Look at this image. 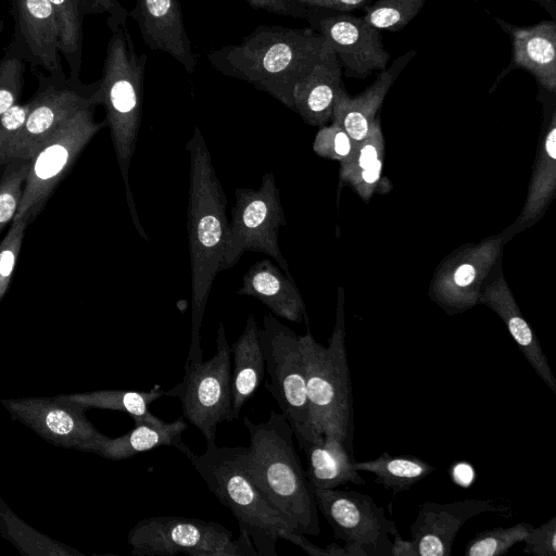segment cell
Masks as SVG:
<instances>
[{
    "label": "cell",
    "instance_id": "28",
    "mask_svg": "<svg viewBox=\"0 0 556 556\" xmlns=\"http://www.w3.org/2000/svg\"><path fill=\"white\" fill-rule=\"evenodd\" d=\"M258 324L250 314L240 337L230 345L233 358L231 371L232 419L254 395L265 374V359L260 340Z\"/></svg>",
    "mask_w": 556,
    "mask_h": 556
},
{
    "label": "cell",
    "instance_id": "21",
    "mask_svg": "<svg viewBox=\"0 0 556 556\" xmlns=\"http://www.w3.org/2000/svg\"><path fill=\"white\" fill-rule=\"evenodd\" d=\"M500 27L509 36L511 60L503 70L494 87L509 72L521 68L530 73L539 86L556 92V23L554 20L520 27L494 17Z\"/></svg>",
    "mask_w": 556,
    "mask_h": 556
},
{
    "label": "cell",
    "instance_id": "3",
    "mask_svg": "<svg viewBox=\"0 0 556 556\" xmlns=\"http://www.w3.org/2000/svg\"><path fill=\"white\" fill-rule=\"evenodd\" d=\"M245 464L267 498L304 535L320 532L318 508L293 443V430L282 414L271 409L268 418L255 424L248 417Z\"/></svg>",
    "mask_w": 556,
    "mask_h": 556
},
{
    "label": "cell",
    "instance_id": "16",
    "mask_svg": "<svg viewBox=\"0 0 556 556\" xmlns=\"http://www.w3.org/2000/svg\"><path fill=\"white\" fill-rule=\"evenodd\" d=\"M1 404L13 420L31 429L48 443L80 452H89L92 446L108 435L98 431L86 416V409L53 397H9Z\"/></svg>",
    "mask_w": 556,
    "mask_h": 556
},
{
    "label": "cell",
    "instance_id": "24",
    "mask_svg": "<svg viewBox=\"0 0 556 556\" xmlns=\"http://www.w3.org/2000/svg\"><path fill=\"white\" fill-rule=\"evenodd\" d=\"M344 88L341 64L331 47L293 89V108L312 126H325L332 117L338 93Z\"/></svg>",
    "mask_w": 556,
    "mask_h": 556
},
{
    "label": "cell",
    "instance_id": "14",
    "mask_svg": "<svg viewBox=\"0 0 556 556\" xmlns=\"http://www.w3.org/2000/svg\"><path fill=\"white\" fill-rule=\"evenodd\" d=\"M504 244L500 233L466 244L447 255L434 271L430 299L448 315L479 304L481 288L502 257Z\"/></svg>",
    "mask_w": 556,
    "mask_h": 556
},
{
    "label": "cell",
    "instance_id": "45",
    "mask_svg": "<svg viewBox=\"0 0 556 556\" xmlns=\"http://www.w3.org/2000/svg\"><path fill=\"white\" fill-rule=\"evenodd\" d=\"M303 8L323 9L349 13L364 9L371 0H290Z\"/></svg>",
    "mask_w": 556,
    "mask_h": 556
},
{
    "label": "cell",
    "instance_id": "34",
    "mask_svg": "<svg viewBox=\"0 0 556 556\" xmlns=\"http://www.w3.org/2000/svg\"><path fill=\"white\" fill-rule=\"evenodd\" d=\"M533 528L521 521L510 527H495L478 532L465 546V556H502L522 542Z\"/></svg>",
    "mask_w": 556,
    "mask_h": 556
},
{
    "label": "cell",
    "instance_id": "46",
    "mask_svg": "<svg viewBox=\"0 0 556 556\" xmlns=\"http://www.w3.org/2000/svg\"><path fill=\"white\" fill-rule=\"evenodd\" d=\"M390 556H419L414 542L399 534L392 536Z\"/></svg>",
    "mask_w": 556,
    "mask_h": 556
},
{
    "label": "cell",
    "instance_id": "35",
    "mask_svg": "<svg viewBox=\"0 0 556 556\" xmlns=\"http://www.w3.org/2000/svg\"><path fill=\"white\" fill-rule=\"evenodd\" d=\"M30 161L11 160L0 174V233L12 223L21 201Z\"/></svg>",
    "mask_w": 556,
    "mask_h": 556
},
{
    "label": "cell",
    "instance_id": "19",
    "mask_svg": "<svg viewBox=\"0 0 556 556\" xmlns=\"http://www.w3.org/2000/svg\"><path fill=\"white\" fill-rule=\"evenodd\" d=\"M12 5L14 40L11 45L16 52L24 61L42 67L49 75H64L49 0H12Z\"/></svg>",
    "mask_w": 556,
    "mask_h": 556
},
{
    "label": "cell",
    "instance_id": "31",
    "mask_svg": "<svg viewBox=\"0 0 556 556\" xmlns=\"http://www.w3.org/2000/svg\"><path fill=\"white\" fill-rule=\"evenodd\" d=\"M0 534L24 556H85L21 519L0 497Z\"/></svg>",
    "mask_w": 556,
    "mask_h": 556
},
{
    "label": "cell",
    "instance_id": "4",
    "mask_svg": "<svg viewBox=\"0 0 556 556\" xmlns=\"http://www.w3.org/2000/svg\"><path fill=\"white\" fill-rule=\"evenodd\" d=\"M188 459L210 491L236 518L239 530L249 534L258 556H277V542L298 532L258 488L245 464V446H206Z\"/></svg>",
    "mask_w": 556,
    "mask_h": 556
},
{
    "label": "cell",
    "instance_id": "2",
    "mask_svg": "<svg viewBox=\"0 0 556 556\" xmlns=\"http://www.w3.org/2000/svg\"><path fill=\"white\" fill-rule=\"evenodd\" d=\"M329 48L311 26L260 25L240 43L212 50L207 56L217 72L251 84L292 110L295 85Z\"/></svg>",
    "mask_w": 556,
    "mask_h": 556
},
{
    "label": "cell",
    "instance_id": "15",
    "mask_svg": "<svg viewBox=\"0 0 556 556\" xmlns=\"http://www.w3.org/2000/svg\"><path fill=\"white\" fill-rule=\"evenodd\" d=\"M304 18L329 43L348 77L364 79L387 68L390 53L383 46L380 30L362 16L305 8Z\"/></svg>",
    "mask_w": 556,
    "mask_h": 556
},
{
    "label": "cell",
    "instance_id": "30",
    "mask_svg": "<svg viewBox=\"0 0 556 556\" xmlns=\"http://www.w3.org/2000/svg\"><path fill=\"white\" fill-rule=\"evenodd\" d=\"M358 471L370 472L376 482L392 491L393 495L409 490L414 484L437 470L425 459L409 455L382 452L377 458L355 462Z\"/></svg>",
    "mask_w": 556,
    "mask_h": 556
},
{
    "label": "cell",
    "instance_id": "18",
    "mask_svg": "<svg viewBox=\"0 0 556 556\" xmlns=\"http://www.w3.org/2000/svg\"><path fill=\"white\" fill-rule=\"evenodd\" d=\"M554 96L552 94L551 99L540 97L543 103V123L527 198L519 216L502 232L504 243L540 222L554 199L556 191V108Z\"/></svg>",
    "mask_w": 556,
    "mask_h": 556
},
{
    "label": "cell",
    "instance_id": "36",
    "mask_svg": "<svg viewBox=\"0 0 556 556\" xmlns=\"http://www.w3.org/2000/svg\"><path fill=\"white\" fill-rule=\"evenodd\" d=\"M384 155V138L377 118L368 135L357 142L351 157L340 163V181L345 182L350 177L370 167Z\"/></svg>",
    "mask_w": 556,
    "mask_h": 556
},
{
    "label": "cell",
    "instance_id": "38",
    "mask_svg": "<svg viewBox=\"0 0 556 556\" xmlns=\"http://www.w3.org/2000/svg\"><path fill=\"white\" fill-rule=\"evenodd\" d=\"M356 144L340 125L332 123L321 126L317 131L313 150L321 157L344 163L351 157Z\"/></svg>",
    "mask_w": 556,
    "mask_h": 556
},
{
    "label": "cell",
    "instance_id": "32",
    "mask_svg": "<svg viewBox=\"0 0 556 556\" xmlns=\"http://www.w3.org/2000/svg\"><path fill=\"white\" fill-rule=\"evenodd\" d=\"M58 29L59 51L70 67V77L79 78L83 56L81 0H49Z\"/></svg>",
    "mask_w": 556,
    "mask_h": 556
},
{
    "label": "cell",
    "instance_id": "9",
    "mask_svg": "<svg viewBox=\"0 0 556 556\" xmlns=\"http://www.w3.org/2000/svg\"><path fill=\"white\" fill-rule=\"evenodd\" d=\"M230 365L231 348L219 323L215 354L207 361L186 362L182 380L164 392L180 400L182 417L200 430L206 446L216 445L220 422L233 420Z\"/></svg>",
    "mask_w": 556,
    "mask_h": 556
},
{
    "label": "cell",
    "instance_id": "44",
    "mask_svg": "<svg viewBox=\"0 0 556 556\" xmlns=\"http://www.w3.org/2000/svg\"><path fill=\"white\" fill-rule=\"evenodd\" d=\"M282 540L289 541L301 547L306 554L312 556H349L343 546L331 543L325 547H318L309 542L303 533L290 532Z\"/></svg>",
    "mask_w": 556,
    "mask_h": 556
},
{
    "label": "cell",
    "instance_id": "25",
    "mask_svg": "<svg viewBox=\"0 0 556 556\" xmlns=\"http://www.w3.org/2000/svg\"><path fill=\"white\" fill-rule=\"evenodd\" d=\"M237 293L256 298L276 316L289 321L307 319L304 301L291 275L268 260L258 261L248 269Z\"/></svg>",
    "mask_w": 556,
    "mask_h": 556
},
{
    "label": "cell",
    "instance_id": "43",
    "mask_svg": "<svg viewBox=\"0 0 556 556\" xmlns=\"http://www.w3.org/2000/svg\"><path fill=\"white\" fill-rule=\"evenodd\" d=\"M255 10H264L281 16L304 18L305 8L290 0H244Z\"/></svg>",
    "mask_w": 556,
    "mask_h": 556
},
{
    "label": "cell",
    "instance_id": "26",
    "mask_svg": "<svg viewBox=\"0 0 556 556\" xmlns=\"http://www.w3.org/2000/svg\"><path fill=\"white\" fill-rule=\"evenodd\" d=\"M187 428L184 417L170 422H138L121 437H106L89 452L108 459L121 460L160 446H173L189 457L193 452L184 443L181 437Z\"/></svg>",
    "mask_w": 556,
    "mask_h": 556
},
{
    "label": "cell",
    "instance_id": "23",
    "mask_svg": "<svg viewBox=\"0 0 556 556\" xmlns=\"http://www.w3.org/2000/svg\"><path fill=\"white\" fill-rule=\"evenodd\" d=\"M416 53L412 49L396 58L390 67L381 71L376 80L356 97H350L343 88L334 101L332 123L340 125L354 141L363 140L378 118L377 113L389 90Z\"/></svg>",
    "mask_w": 556,
    "mask_h": 556
},
{
    "label": "cell",
    "instance_id": "29",
    "mask_svg": "<svg viewBox=\"0 0 556 556\" xmlns=\"http://www.w3.org/2000/svg\"><path fill=\"white\" fill-rule=\"evenodd\" d=\"M165 390L155 384L148 391L141 390H96L58 395L61 400L76 404L84 409L99 408L123 412L135 424H161L163 420L150 412V405L164 396Z\"/></svg>",
    "mask_w": 556,
    "mask_h": 556
},
{
    "label": "cell",
    "instance_id": "1",
    "mask_svg": "<svg viewBox=\"0 0 556 556\" xmlns=\"http://www.w3.org/2000/svg\"><path fill=\"white\" fill-rule=\"evenodd\" d=\"M190 159L187 233L191 268V334L186 362L203 361L201 326L207 299L222 271L228 220L227 199L199 127L186 146Z\"/></svg>",
    "mask_w": 556,
    "mask_h": 556
},
{
    "label": "cell",
    "instance_id": "27",
    "mask_svg": "<svg viewBox=\"0 0 556 556\" xmlns=\"http://www.w3.org/2000/svg\"><path fill=\"white\" fill-rule=\"evenodd\" d=\"M307 458L306 477L314 489H336L352 482L364 484L365 480L355 467L352 452L334 434L323 435L302 448Z\"/></svg>",
    "mask_w": 556,
    "mask_h": 556
},
{
    "label": "cell",
    "instance_id": "20",
    "mask_svg": "<svg viewBox=\"0 0 556 556\" xmlns=\"http://www.w3.org/2000/svg\"><path fill=\"white\" fill-rule=\"evenodd\" d=\"M479 303L486 305L501 317L510 337L535 374L553 393H556V378L538 337L521 314L506 282L502 269V257L483 283Z\"/></svg>",
    "mask_w": 556,
    "mask_h": 556
},
{
    "label": "cell",
    "instance_id": "47",
    "mask_svg": "<svg viewBox=\"0 0 556 556\" xmlns=\"http://www.w3.org/2000/svg\"><path fill=\"white\" fill-rule=\"evenodd\" d=\"M534 1L540 2L542 5H544L546 8V10L548 9V3H552L554 5V2H555V0H534Z\"/></svg>",
    "mask_w": 556,
    "mask_h": 556
},
{
    "label": "cell",
    "instance_id": "40",
    "mask_svg": "<svg viewBox=\"0 0 556 556\" xmlns=\"http://www.w3.org/2000/svg\"><path fill=\"white\" fill-rule=\"evenodd\" d=\"M29 109L30 101L16 103L0 116V166L4 165L5 155L21 132Z\"/></svg>",
    "mask_w": 556,
    "mask_h": 556
},
{
    "label": "cell",
    "instance_id": "10",
    "mask_svg": "<svg viewBox=\"0 0 556 556\" xmlns=\"http://www.w3.org/2000/svg\"><path fill=\"white\" fill-rule=\"evenodd\" d=\"M235 194L220 269L233 267L244 252L253 251L267 254L290 275L278 244V230L286 225V216L275 175L267 173L260 188H237Z\"/></svg>",
    "mask_w": 556,
    "mask_h": 556
},
{
    "label": "cell",
    "instance_id": "39",
    "mask_svg": "<svg viewBox=\"0 0 556 556\" xmlns=\"http://www.w3.org/2000/svg\"><path fill=\"white\" fill-rule=\"evenodd\" d=\"M28 224L25 218L14 219L0 242V302L11 283Z\"/></svg>",
    "mask_w": 556,
    "mask_h": 556
},
{
    "label": "cell",
    "instance_id": "8",
    "mask_svg": "<svg viewBox=\"0 0 556 556\" xmlns=\"http://www.w3.org/2000/svg\"><path fill=\"white\" fill-rule=\"evenodd\" d=\"M260 340L268 380L265 387L290 424L301 448L317 441L307 397L299 336L271 314L263 318Z\"/></svg>",
    "mask_w": 556,
    "mask_h": 556
},
{
    "label": "cell",
    "instance_id": "33",
    "mask_svg": "<svg viewBox=\"0 0 556 556\" xmlns=\"http://www.w3.org/2000/svg\"><path fill=\"white\" fill-rule=\"evenodd\" d=\"M427 0H376L362 16L378 30L400 31L421 11Z\"/></svg>",
    "mask_w": 556,
    "mask_h": 556
},
{
    "label": "cell",
    "instance_id": "42",
    "mask_svg": "<svg viewBox=\"0 0 556 556\" xmlns=\"http://www.w3.org/2000/svg\"><path fill=\"white\" fill-rule=\"evenodd\" d=\"M86 14H108V26L110 29L126 24L129 12L118 0H81Z\"/></svg>",
    "mask_w": 556,
    "mask_h": 556
},
{
    "label": "cell",
    "instance_id": "6",
    "mask_svg": "<svg viewBox=\"0 0 556 556\" xmlns=\"http://www.w3.org/2000/svg\"><path fill=\"white\" fill-rule=\"evenodd\" d=\"M303 354L307 397L316 438L334 434L353 453L354 412L345 346L344 291L338 289L336 323L328 345L309 330L299 337Z\"/></svg>",
    "mask_w": 556,
    "mask_h": 556
},
{
    "label": "cell",
    "instance_id": "7",
    "mask_svg": "<svg viewBox=\"0 0 556 556\" xmlns=\"http://www.w3.org/2000/svg\"><path fill=\"white\" fill-rule=\"evenodd\" d=\"M225 526L199 518L149 517L128 532L127 543L136 556H258L249 534L237 540Z\"/></svg>",
    "mask_w": 556,
    "mask_h": 556
},
{
    "label": "cell",
    "instance_id": "22",
    "mask_svg": "<svg viewBox=\"0 0 556 556\" xmlns=\"http://www.w3.org/2000/svg\"><path fill=\"white\" fill-rule=\"evenodd\" d=\"M140 29L146 45L154 51H163L179 62L188 73L197 67L182 21L179 0H137L129 12Z\"/></svg>",
    "mask_w": 556,
    "mask_h": 556
},
{
    "label": "cell",
    "instance_id": "13",
    "mask_svg": "<svg viewBox=\"0 0 556 556\" xmlns=\"http://www.w3.org/2000/svg\"><path fill=\"white\" fill-rule=\"evenodd\" d=\"M318 511L344 542L349 556H390L392 536L399 534L383 507L367 494L337 489H314Z\"/></svg>",
    "mask_w": 556,
    "mask_h": 556
},
{
    "label": "cell",
    "instance_id": "41",
    "mask_svg": "<svg viewBox=\"0 0 556 556\" xmlns=\"http://www.w3.org/2000/svg\"><path fill=\"white\" fill-rule=\"evenodd\" d=\"M523 553L535 556H556V517L532 528L522 541Z\"/></svg>",
    "mask_w": 556,
    "mask_h": 556
},
{
    "label": "cell",
    "instance_id": "11",
    "mask_svg": "<svg viewBox=\"0 0 556 556\" xmlns=\"http://www.w3.org/2000/svg\"><path fill=\"white\" fill-rule=\"evenodd\" d=\"M94 109L91 106L77 112L36 152L14 219L34 220L84 148L106 125L105 121H94Z\"/></svg>",
    "mask_w": 556,
    "mask_h": 556
},
{
    "label": "cell",
    "instance_id": "5",
    "mask_svg": "<svg viewBox=\"0 0 556 556\" xmlns=\"http://www.w3.org/2000/svg\"><path fill=\"white\" fill-rule=\"evenodd\" d=\"M100 81L101 104L110 128L126 202L139 235L149 240L140 223L129 186V166L136 150L143 104L147 54L136 52L127 23L111 30Z\"/></svg>",
    "mask_w": 556,
    "mask_h": 556
},
{
    "label": "cell",
    "instance_id": "37",
    "mask_svg": "<svg viewBox=\"0 0 556 556\" xmlns=\"http://www.w3.org/2000/svg\"><path fill=\"white\" fill-rule=\"evenodd\" d=\"M24 60L11 45L0 61V116L20 99L24 78Z\"/></svg>",
    "mask_w": 556,
    "mask_h": 556
},
{
    "label": "cell",
    "instance_id": "17",
    "mask_svg": "<svg viewBox=\"0 0 556 556\" xmlns=\"http://www.w3.org/2000/svg\"><path fill=\"white\" fill-rule=\"evenodd\" d=\"M510 516V507L495 500L467 498L450 503L424 502L410 525L419 556H450L460 528L477 515Z\"/></svg>",
    "mask_w": 556,
    "mask_h": 556
},
{
    "label": "cell",
    "instance_id": "12",
    "mask_svg": "<svg viewBox=\"0 0 556 556\" xmlns=\"http://www.w3.org/2000/svg\"><path fill=\"white\" fill-rule=\"evenodd\" d=\"M38 87L29 99L26 122L9 149L4 164L11 160L31 161L45 141L77 112L101 104L100 81L86 85L80 78L37 73Z\"/></svg>",
    "mask_w": 556,
    "mask_h": 556
}]
</instances>
